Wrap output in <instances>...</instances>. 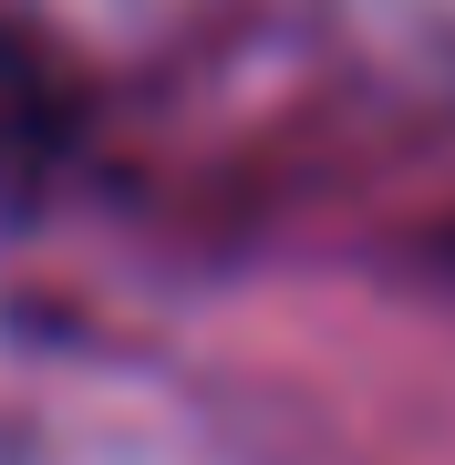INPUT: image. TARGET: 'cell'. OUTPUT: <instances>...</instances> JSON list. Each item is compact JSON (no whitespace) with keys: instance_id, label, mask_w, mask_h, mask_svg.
I'll return each instance as SVG.
<instances>
[{"instance_id":"1","label":"cell","mask_w":455,"mask_h":465,"mask_svg":"<svg viewBox=\"0 0 455 465\" xmlns=\"http://www.w3.org/2000/svg\"><path fill=\"white\" fill-rule=\"evenodd\" d=\"M63 124H73V104H63V73H52V52H42L32 32H11V21H0V207L32 197V186L52 176V155H63Z\"/></svg>"}]
</instances>
